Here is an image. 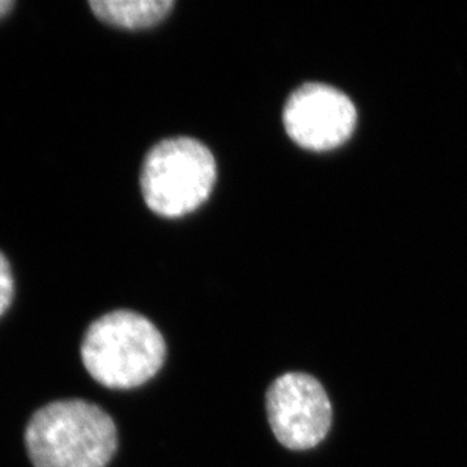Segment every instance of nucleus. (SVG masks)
<instances>
[{
    "mask_svg": "<svg viewBox=\"0 0 467 467\" xmlns=\"http://www.w3.org/2000/svg\"><path fill=\"white\" fill-rule=\"evenodd\" d=\"M25 445L34 467H106L119 448V431L98 404L62 400L31 416Z\"/></svg>",
    "mask_w": 467,
    "mask_h": 467,
    "instance_id": "nucleus-1",
    "label": "nucleus"
},
{
    "mask_svg": "<svg viewBox=\"0 0 467 467\" xmlns=\"http://www.w3.org/2000/svg\"><path fill=\"white\" fill-rule=\"evenodd\" d=\"M80 356L85 369L108 389H133L158 374L167 344L153 322L132 310H115L85 333Z\"/></svg>",
    "mask_w": 467,
    "mask_h": 467,
    "instance_id": "nucleus-2",
    "label": "nucleus"
},
{
    "mask_svg": "<svg viewBox=\"0 0 467 467\" xmlns=\"http://www.w3.org/2000/svg\"><path fill=\"white\" fill-rule=\"evenodd\" d=\"M215 182V158L194 138L163 140L149 151L142 165V197L151 211L167 218L199 209Z\"/></svg>",
    "mask_w": 467,
    "mask_h": 467,
    "instance_id": "nucleus-3",
    "label": "nucleus"
},
{
    "mask_svg": "<svg viewBox=\"0 0 467 467\" xmlns=\"http://www.w3.org/2000/svg\"><path fill=\"white\" fill-rule=\"evenodd\" d=\"M273 434L285 448L312 450L330 431L333 407L326 389L313 375L287 372L269 384L265 397Z\"/></svg>",
    "mask_w": 467,
    "mask_h": 467,
    "instance_id": "nucleus-4",
    "label": "nucleus"
},
{
    "mask_svg": "<svg viewBox=\"0 0 467 467\" xmlns=\"http://www.w3.org/2000/svg\"><path fill=\"white\" fill-rule=\"evenodd\" d=\"M358 121L356 106L339 89L306 84L287 99L283 124L292 141L307 150L327 151L342 146Z\"/></svg>",
    "mask_w": 467,
    "mask_h": 467,
    "instance_id": "nucleus-5",
    "label": "nucleus"
},
{
    "mask_svg": "<svg viewBox=\"0 0 467 467\" xmlns=\"http://www.w3.org/2000/svg\"><path fill=\"white\" fill-rule=\"evenodd\" d=\"M172 0H91L89 8L102 22L123 29H142L162 22Z\"/></svg>",
    "mask_w": 467,
    "mask_h": 467,
    "instance_id": "nucleus-6",
    "label": "nucleus"
},
{
    "mask_svg": "<svg viewBox=\"0 0 467 467\" xmlns=\"http://www.w3.org/2000/svg\"><path fill=\"white\" fill-rule=\"evenodd\" d=\"M14 296V278L6 257L0 253V317L11 306Z\"/></svg>",
    "mask_w": 467,
    "mask_h": 467,
    "instance_id": "nucleus-7",
    "label": "nucleus"
},
{
    "mask_svg": "<svg viewBox=\"0 0 467 467\" xmlns=\"http://www.w3.org/2000/svg\"><path fill=\"white\" fill-rule=\"evenodd\" d=\"M13 0H0V18L5 17L13 9Z\"/></svg>",
    "mask_w": 467,
    "mask_h": 467,
    "instance_id": "nucleus-8",
    "label": "nucleus"
}]
</instances>
